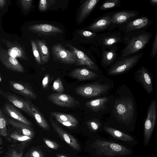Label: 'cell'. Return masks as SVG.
Returning <instances> with one entry per match:
<instances>
[{"instance_id": "6da1fadb", "label": "cell", "mask_w": 157, "mask_h": 157, "mask_svg": "<svg viewBox=\"0 0 157 157\" xmlns=\"http://www.w3.org/2000/svg\"><path fill=\"white\" fill-rule=\"evenodd\" d=\"M152 37V33L145 30L126 33L123 40L125 46L120 58L130 56L139 53L146 47Z\"/></svg>"}, {"instance_id": "7a4b0ae2", "label": "cell", "mask_w": 157, "mask_h": 157, "mask_svg": "<svg viewBox=\"0 0 157 157\" xmlns=\"http://www.w3.org/2000/svg\"><path fill=\"white\" fill-rule=\"evenodd\" d=\"M98 153L111 157L129 155L131 152L122 145L109 141L96 140L92 144Z\"/></svg>"}, {"instance_id": "3957f363", "label": "cell", "mask_w": 157, "mask_h": 157, "mask_svg": "<svg viewBox=\"0 0 157 157\" xmlns=\"http://www.w3.org/2000/svg\"><path fill=\"white\" fill-rule=\"evenodd\" d=\"M142 52L130 56L120 58L110 69L109 74L115 75L125 72L134 67L143 56Z\"/></svg>"}, {"instance_id": "277c9868", "label": "cell", "mask_w": 157, "mask_h": 157, "mask_svg": "<svg viewBox=\"0 0 157 157\" xmlns=\"http://www.w3.org/2000/svg\"><path fill=\"white\" fill-rule=\"evenodd\" d=\"M156 101L153 100L148 107L147 117L145 121L144 130V144H148L155 125L157 117Z\"/></svg>"}, {"instance_id": "5b68a950", "label": "cell", "mask_w": 157, "mask_h": 157, "mask_svg": "<svg viewBox=\"0 0 157 157\" xmlns=\"http://www.w3.org/2000/svg\"><path fill=\"white\" fill-rule=\"evenodd\" d=\"M0 94L14 106L21 110L34 119L30 105L32 103L30 101L25 99L13 93L5 91L2 90H0Z\"/></svg>"}, {"instance_id": "8992f818", "label": "cell", "mask_w": 157, "mask_h": 157, "mask_svg": "<svg viewBox=\"0 0 157 157\" xmlns=\"http://www.w3.org/2000/svg\"><path fill=\"white\" fill-rule=\"evenodd\" d=\"M109 88L107 84H90L77 87L76 93L84 97L91 98L99 96L106 92Z\"/></svg>"}, {"instance_id": "52a82bcc", "label": "cell", "mask_w": 157, "mask_h": 157, "mask_svg": "<svg viewBox=\"0 0 157 157\" xmlns=\"http://www.w3.org/2000/svg\"><path fill=\"white\" fill-rule=\"evenodd\" d=\"M117 114L122 121L127 123L131 121L133 115L134 108L132 101L125 99L116 103Z\"/></svg>"}, {"instance_id": "ba28073f", "label": "cell", "mask_w": 157, "mask_h": 157, "mask_svg": "<svg viewBox=\"0 0 157 157\" xmlns=\"http://www.w3.org/2000/svg\"><path fill=\"white\" fill-rule=\"evenodd\" d=\"M10 88L15 93L27 98L36 100L37 95L30 85L21 81L10 80Z\"/></svg>"}, {"instance_id": "9c48e42d", "label": "cell", "mask_w": 157, "mask_h": 157, "mask_svg": "<svg viewBox=\"0 0 157 157\" xmlns=\"http://www.w3.org/2000/svg\"><path fill=\"white\" fill-rule=\"evenodd\" d=\"M47 99L54 105L62 107L71 108L79 105V103L70 95L54 93L49 95Z\"/></svg>"}, {"instance_id": "30bf717a", "label": "cell", "mask_w": 157, "mask_h": 157, "mask_svg": "<svg viewBox=\"0 0 157 157\" xmlns=\"http://www.w3.org/2000/svg\"><path fill=\"white\" fill-rule=\"evenodd\" d=\"M53 118L51 115L50 121L55 132L62 140L74 150L80 151V146L76 139L62 128L57 121Z\"/></svg>"}, {"instance_id": "8fae6325", "label": "cell", "mask_w": 157, "mask_h": 157, "mask_svg": "<svg viewBox=\"0 0 157 157\" xmlns=\"http://www.w3.org/2000/svg\"><path fill=\"white\" fill-rule=\"evenodd\" d=\"M0 60L7 69L19 73L25 72L23 66L15 58L12 56L7 51L2 47L0 48Z\"/></svg>"}, {"instance_id": "7c38bea8", "label": "cell", "mask_w": 157, "mask_h": 157, "mask_svg": "<svg viewBox=\"0 0 157 157\" xmlns=\"http://www.w3.org/2000/svg\"><path fill=\"white\" fill-rule=\"evenodd\" d=\"M152 23V21L147 17L142 16L137 17L124 24V31L126 34L134 31L145 30Z\"/></svg>"}, {"instance_id": "4fadbf2b", "label": "cell", "mask_w": 157, "mask_h": 157, "mask_svg": "<svg viewBox=\"0 0 157 157\" xmlns=\"http://www.w3.org/2000/svg\"><path fill=\"white\" fill-rule=\"evenodd\" d=\"M52 50L55 56L62 63L67 64L76 63L77 60L73 53L66 50L61 44L55 45Z\"/></svg>"}, {"instance_id": "5bb4252c", "label": "cell", "mask_w": 157, "mask_h": 157, "mask_svg": "<svg viewBox=\"0 0 157 157\" xmlns=\"http://www.w3.org/2000/svg\"><path fill=\"white\" fill-rule=\"evenodd\" d=\"M67 46L75 56L77 60L75 64L76 65H85L91 69L98 70L97 65L83 52L70 44H68Z\"/></svg>"}, {"instance_id": "9a60e30c", "label": "cell", "mask_w": 157, "mask_h": 157, "mask_svg": "<svg viewBox=\"0 0 157 157\" xmlns=\"http://www.w3.org/2000/svg\"><path fill=\"white\" fill-rule=\"evenodd\" d=\"M140 12L136 11H124L116 13L111 16V23L121 24H125L137 18Z\"/></svg>"}, {"instance_id": "2e32d148", "label": "cell", "mask_w": 157, "mask_h": 157, "mask_svg": "<svg viewBox=\"0 0 157 157\" xmlns=\"http://www.w3.org/2000/svg\"><path fill=\"white\" fill-rule=\"evenodd\" d=\"M3 110L10 118L21 122L29 126H32L33 124L29 120L13 105L8 103H4Z\"/></svg>"}, {"instance_id": "e0dca14e", "label": "cell", "mask_w": 157, "mask_h": 157, "mask_svg": "<svg viewBox=\"0 0 157 157\" xmlns=\"http://www.w3.org/2000/svg\"><path fill=\"white\" fill-rule=\"evenodd\" d=\"M69 75L80 81L90 80L98 76L96 73L84 67L76 68L71 71Z\"/></svg>"}, {"instance_id": "ac0fdd59", "label": "cell", "mask_w": 157, "mask_h": 157, "mask_svg": "<svg viewBox=\"0 0 157 157\" xmlns=\"http://www.w3.org/2000/svg\"><path fill=\"white\" fill-rule=\"evenodd\" d=\"M100 0H87L81 5L78 16V22H82L90 15Z\"/></svg>"}, {"instance_id": "d6986e66", "label": "cell", "mask_w": 157, "mask_h": 157, "mask_svg": "<svg viewBox=\"0 0 157 157\" xmlns=\"http://www.w3.org/2000/svg\"><path fill=\"white\" fill-rule=\"evenodd\" d=\"M137 72L144 87L148 93H151L153 91L152 84L147 69L145 67H142Z\"/></svg>"}, {"instance_id": "ffe728a7", "label": "cell", "mask_w": 157, "mask_h": 157, "mask_svg": "<svg viewBox=\"0 0 157 157\" xmlns=\"http://www.w3.org/2000/svg\"><path fill=\"white\" fill-rule=\"evenodd\" d=\"M2 40L8 48L7 52L10 55L22 59H28L24 51L19 45L7 40L3 39Z\"/></svg>"}, {"instance_id": "44dd1931", "label": "cell", "mask_w": 157, "mask_h": 157, "mask_svg": "<svg viewBox=\"0 0 157 157\" xmlns=\"http://www.w3.org/2000/svg\"><path fill=\"white\" fill-rule=\"evenodd\" d=\"M30 105L33 116V119L37 124L44 130H49L50 129V125L39 108L32 103Z\"/></svg>"}, {"instance_id": "7402d4cb", "label": "cell", "mask_w": 157, "mask_h": 157, "mask_svg": "<svg viewBox=\"0 0 157 157\" xmlns=\"http://www.w3.org/2000/svg\"><path fill=\"white\" fill-rule=\"evenodd\" d=\"M7 123L13 127L19 129L23 135L32 138L33 137L34 132L31 126L11 118L7 119Z\"/></svg>"}, {"instance_id": "603a6c76", "label": "cell", "mask_w": 157, "mask_h": 157, "mask_svg": "<svg viewBox=\"0 0 157 157\" xmlns=\"http://www.w3.org/2000/svg\"><path fill=\"white\" fill-rule=\"evenodd\" d=\"M28 29L32 31L44 33H61L62 32V30L57 27L45 24L31 25Z\"/></svg>"}, {"instance_id": "cb8c5ba5", "label": "cell", "mask_w": 157, "mask_h": 157, "mask_svg": "<svg viewBox=\"0 0 157 157\" xmlns=\"http://www.w3.org/2000/svg\"><path fill=\"white\" fill-rule=\"evenodd\" d=\"M111 16H106L101 18L88 27V29L94 32L104 30L111 23L110 20Z\"/></svg>"}, {"instance_id": "d4e9b609", "label": "cell", "mask_w": 157, "mask_h": 157, "mask_svg": "<svg viewBox=\"0 0 157 157\" xmlns=\"http://www.w3.org/2000/svg\"><path fill=\"white\" fill-rule=\"evenodd\" d=\"M108 101L107 97H103L86 102V106L90 109L98 112L103 109Z\"/></svg>"}, {"instance_id": "484cf974", "label": "cell", "mask_w": 157, "mask_h": 157, "mask_svg": "<svg viewBox=\"0 0 157 157\" xmlns=\"http://www.w3.org/2000/svg\"><path fill=\"white\" fill-rule=\"evenodd\" d=\"M104 129L114 138L118 139L127 141H131L133 140L132 137L129 135L112 128L105 126Z\"/></svg>"}, {"instance_id": "4316f807", "label": "cell", "mask_w": 157, "mask_h": 157, "mask_svg": "<svg viewBox=\"0 0 157 157\" xmlns=\"http://www.w3.org/2000/svg\"><path fill=\"white\" fill-rule=\"evenodd\" d=\"M117 56V52L115 48L105 50L102 54L101 62L104 65L108 66L114 61Z\"/></svg>"}, {"instance_id": "83f0119b", "label": "cell", "mask_w": 157, "mask_h": 157, "mask_svg": "<svg viewBox=\"0 0 157 157\" xmlns=\"http://www.w3.org/2000/svg\"><path fill=\"white\" fill-rule=\"evenodd\" d=\"M37 43L38 49L41 55V62L42 63L44 64L47 62L49 58V53L48 48L42 41L39 40Z\"/></svg>"}, {"instance_id": "f1b7e54d", "label": "cell", "mask_w": 157, "mask_h": 157, "mask_svg": "<svg viewBox=\"0 0 157 157\" xmlns=\"http://www.w3.org/2000/svg\"><path fill=\"white\" fill-rule=\"evenodd\" d=\"M50 115L52 117H56L64 121L69 122L77 124H78L77 119L70 114L56 111H51L50 112Z\"/></svg>"}, {"instance_id": "f546056e", "label": "cell", "mask_w": 157, "mask_h": 157, "mask_svg": "<svg viewBox=\"0 0 157 157\" xmlns=\"http://www.w3.org/2000/svg\"><path fill=\"white\" fill-rule=\"evenodd\" d=\"M123 39L121 36H117L112 35L105 37L102 40V44L106 47L111 46L116 43L122 42Z\"/></svg>"}, {"instance_id": "4dcf8cb0", "label": "cell", "mask_w": 157, "mask_h": 157, "mask_svg": "<svg viewBox=\"0 0 157 157\" xmlns=\"http://www.w3.org/2000/svg\"><path fill=\"white\" fill-rule=\"evenodd\" d=\"M7 119H6L2 109H0V135L3 136H6L7 135V131L6 128Z\"/></svg>"}, {"instance_id": "1f68e13d", "label": "cell", "mask_w": 157, "mask_h": 157, "mask_svg": "<svg viewBox=\"0 0 157 157\" xmlns=\"http://www.w3.org/2000/svg\"><path fill=\"white\" fill-rule=\"evenodd\" d=\"M51 89L58 93H63L65 90L62 81L59 77H58L54 80Z\"/></svg>"}, {"instance_id": "d6a6232c", "label": "cell", "mask_w": 157, "mask_h": 157, "mask_svg": "<svg viewBox=\"0 0 157 157\" xmlns=\"http://www.w3.org/2000/svg\"><path fill=\"white\" fill-rule=\"evenodd\" d=\"M120 2L119 0L105 1L101 5L100 8L101 10H105L116 7Z\"/></svg>"}, {"instance_id": "836d02e7", "label": "cell", "mask_w": 157, "mask_h": 157, "mask_svg": "<svg viewBox=\"0 0 157 157\" xmlns=\"http://www.w3.org/2000/svg\"><path fill=\"white\" fill-rule=\"evenodd\" d=\"M55 3V1L53 0H40L39 3V10L41 11H45Z\"/></svg>"}, {"instance_id": "e575fe53", "label": "cell", "mask_w": 157, "mask_h": 157, "mask_svg": "<svg viewBox=\"0 0 157 157\" xmlns=\"http://www.w3.org/2000/svg\"><path fill=\"white\" fill-rule=\"evenodd\" d=\"M10 136L13 140L20 141H25L30 140L32 138L30 137L19 134L16 131L12 133Z\"/></svg>"}, {"instance_id": "d590c367", "label": "cell", "mask_w": 157, "mask_h": 157, "mask_svg": "<svg viewBox=\"0 0 157 157\" xmlns=\"http://www.w3.org/2000/svg\"><path fill=\"white\" fill-rule=\"evenodd\" d=\"M32 50L35 58L37 62L41 64L42 63L41 57L39 52L38 48L35 42L32 40L31 41Z\"/></svg>"}, {"instance_id": "8d00e7d4", "label": "cell", "mask_w": 157, "mask_h": 157, "mask_svg": "<svg viewBox=\"0 0 157 157\" xmlns=\"http://www.w3.org/2000/svg\"><path fill=\"white\" fill-rule=\"evenodd\" d=\"M157 55V31L154 37L151 52V57L153 58Z\"/></svg>"}, {"instance_id": "74e56055", "label": "cell", "mask_w": 157, "mask_h": 157, "mask_svg": "<svg viewBox=\"0 0 157 157\" xmlns=\"http://www.w3.org/2000/svg\"><path fill=\"white\" fill-rule=\"evenodd\" d=\"M43 140L49 148L54 150H56L60 146L59 144L56 142L46 139L43 138Z\"/></svg>"}, {"instance_id": "f35d334b", "label": "cell", "mask_w": 157, "mask_h": 157, "mask_svg": "<svg viewBox=\"0 0 157 157\" xmlns=\"http://www.w3.org/2000/svg\"><path fill=\"white\" fill-rule=\"evenodd\" d=\"M55 120L61 124L69 128H73L76 127L77 124L68 121H63L56 117H53Z\"/></svg>"}, {"instance_id": "ab89813d", "label": "cell", "mask_w": 157, "mask_h": 157, "mask_svg": "<svg viewBox=\"0 0 157 157\" xmlns=\"http://www.w3.org/2000/svg\"><path fill=\"white\" fill-rule=\"evenodd\" d=\"M20 3L24 10H29L32 6V0H21Z\"/></svg>"}, {"instance_id": "60d3db41", "label": "cell", "mask_w": 157, "mask_h": 157, "mask_svg": "<svg viewBox=\"0 0 157 157\" xmlns=\"http://www.w3.org/2000/svg\"><path fill=\"white\" fill-rule=\"evenodd\" d=\"M81 35L86 38H90L94 37L96 34L94 32H92L88 30H81L78 32Z\"/></svg>"}, {"instance_id": "b9f144b4", "label": "cell", "mask_w": 157, "mask_h": 157, "mask_svg": "<svg viewBox=\"0 0 157 157\" xmlns=\"http://www.w3.org/2000/svg\"><path fill=\"white\" fill-rule=\"evenodd\" d=\"M50 75L48 74H46L44 75L42 82V85L43 88L46 89L48 86L50 80Z\"/></svg>"}, {"instance_id": "7bdbcfd3", "label": "cell", "mask_w": 157, "mask_h": 157, "mask_svg": "<svg viewBox=\"0 0 157 157\" xmlns=\"http://www.w3.org/2000/svg\"><path fill=\"white\" fill-rule=\"evenodd\" d=\"M87 124L90 128L94 131L97 130L99 127V123L94 121H88Z\"/></svg>"}, {"instance_id": "ee69618b", "label": "cell", "mask_w": 157, "mask_h": 157, "mask_svg": "<svg viewBox=\"0 0 157 157\" xmlns=\"http://www.w3.org/2000/svg\"><path fill=\"white\" fill-rule=\"evenodd\" d=\"M30 157H43L42 153L39 150L33 149L30 153Z\"/></svg>"}, {"instance_id": "f6af8a7d", "label": "cell", "mask_w": 157, "mask_h": 157, "mask_svg": "<svg viewBox=\"0 0 157 157\" xmlns=\"http://www.w3.org/2000/svg\"><path fill=\"white\" fill-rule=\"evenodd\" d=\"M17 152L15 150L12 151L7 157H16Z\"/></svg>"}, {"instance_id": "bcb514c9", "label": "cell", "mask_w": 157, "mask_h": 157, "mask_svg": "<svg viewBox=\"0 0 157 157\" xmlns=\"http://www.w3.org/2000/svg\"><path fill=\"white\" fill-rule=\"evenodd\" d=\"M6 0H0V6L1 9H2L6 3Z\"/></svg>"}, {"instance_id": "7dc6e473", "label": "cell", "mask_w": 157, "mask_h": 157, "mask_svg": "<svg viewBox=\"0 0 157 157\" xmlns=\"http://www.w3.org/2000/svg\"><path fill=\"white\" fill-rule=\"evenodd\" d=\"M150 4L153 6H157V0H151L150 1Z\"/></svg>"}, {"instance_id": "c3c4849f", "label": "cell", "mask_w": 157, "mask_h": 157, "mask_svg": "<svg viewBox=\"0 0 157 157\" xmlns=\"http://www.w3.org/2000/svg\"><path fill=\"white\" fill-rule=\"evenodd\" d=\"M23 154L22 152L17 153L16 155V157H22Z\"/></svg>"}, {"instance_id": "681fc988", "label": "cell", "mask_w": 157, "mask_h": 157, "mask_svg": "<svg viewBox=\"0 0 157 157\" xmlns=\"http://www.w3.org/2000/svg\"><path fill=\"white\" fill-rule=\"evenodd\" d=\"M57 157H67L64 155H56Z\"/></svg>"}, {"instance_id": "f907efd6", "label": "cell", "mask_w": 157, "mask_h": 157, "mask_svg": "<svg viewBox=\"0 0 157 157\" xmlns=\"http://www.w3.org/2000/svg\"><path fill=\"white\" fill-rule=\"evenodd\" d=\"M2 77H1V75H0V82H1V81H2Z\"/></svg>"}, {"instance_id": "816d5d0a", "label": "cell", "mask_w": 157, "mask_h": 157, "mask_svg": "<svg viewBox=\"0 0 157 157\" xmlns=\"http://www.w3.org/2000/svg\"><path fill=\"white\" fill-rule=\"evenodd\" d=\"M25 157H28L27 155H26Z\"/></svg>"}]
</instances>
